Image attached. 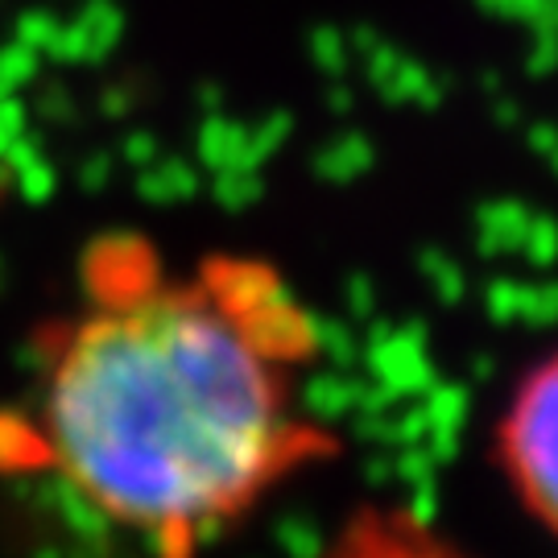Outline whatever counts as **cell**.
Segmentation results:
<instances>
[{
	"label": "cell",
	"mask_w": 558,
	"mask_h": 558,
	"mask_svg": "<svg viewBox=\"0 0 558 558\" xmlns=\"http://www.w3.org/2000/svg\"><path fill=\"white\" fill-rule=\"evenodd\" d=\"M319 348L269 260L104 244L0 414V476L41 480L145 558H199L336 456L302 385Z\"/></svg>",
	"instance_id": "obj_1"
},
{
	"label": "cell",
	"mask_w": 558,
	"mask_h": 558,
	"mask_svg": "<svg viewBox=\"0 0 558 558\" xmlns=\"http://www.w3.org/2000/svg\"><path fill=\"white\" fill-rule=\"evenodd\" d=\"M497 447L525 509L558 534V352L521 380L500 418Z\"/></svg>",
	"instance_id": "obj_2"
}]
</instances>
